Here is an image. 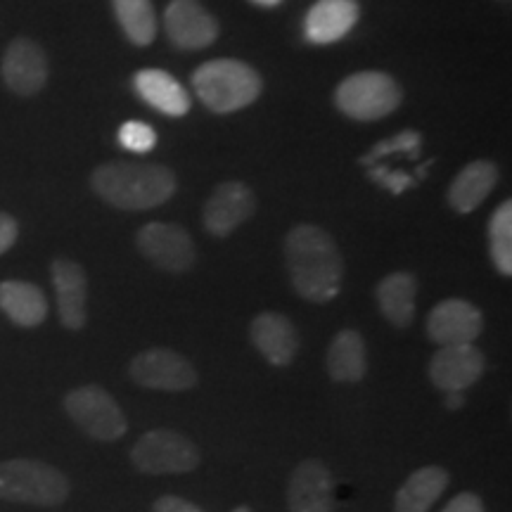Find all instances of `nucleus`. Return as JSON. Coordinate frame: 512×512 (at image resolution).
Returning <instances> with one entry per match:
<instances>
[{"instance_id":"nucleus-26","label":"nucleus","mask_w":512,"mask_h":512,"mask_svg":"<svg viewBox=\"0 0 512 512\" xmlns=\"http://www.w3.org/2000/svg\"><path fill=\"white\" fill-rule=\"evenodd\" d=\"M489 252L496 271L512 275V202H503L489 221Z\"/></svg>"},{"instance_id":"nucleus-21","label":"nucleus","mask_w":512,"mask_h":512,"mask_svg":"<svg viewBox=\"0 0 512 512\" xmlns=\"http://www.w3.org/2000/svg\"><path fill=\"white\" fill-rule=\"evenodd\" d=\"M325 368L335 382H361L368 370L366 339L356 330H342L332 337Z\"/></svg>"},{"instance_id":"nucleus-14","label":"nucleus","mask_w":512,"mask_h":512,"mask_svg":"<svg viewBox=\"0 0 512 512\" xmlns=\"http://www.w3.org/2000/svg\"><path fill=\"white\" fill-rule=\"evenodd\" d=\"M164 27L174 46L185 50L207 48L219 36L216 19L197 0H171L164 15Z\"/></svg>"},{"instance_id":"nucleus-10","label":"nucleus","mask_w":512,"mask_h":512,"mask_svg":"<svg viewBox=\"0 0 512 512\" xmlns=\"http://www.w3.org/2000/svg\"><path fill=\"white\" fill-rule=\"evenodd\" d=\"M484 354L475 344H446L439 347L430 361V380L437 389L448 392H465L484 375Z\"/></svg>"},{"instance_id":"nucleus-24","label":"nucleus","mask_w":512,"mask_h":512,"mask_svg":"<svg viewBox=\"0 0 512 512\" xmlns=\"http://www.w3.org/2000/svg\"><path fill=\"white\" fill-rule=\"evenodd\" d=\"M377 306L382 316L394 328H408L415 318V297H418V280L411 273H389L377 285Z\"/></svg>"},{"instance_id":"nucleus-16","label":"nucleus","mask_w":512,"mask_h":512,"mask_svg":"<svg viewBox=\"0 0 512 512\" xmlns=\"http://www.w3.org/2000/svg\"><path fill=\"white\" fill-rule=\"evenodd\" d=\"M249 337H252L256 351L275 368L290 366L299 351L297 325L283 313H259L249 325Z\"/></svg>"},{"instance_id":"nucleus-15","label":"nucleus","mask_w":512,"mask_h":512,"mask_svg":"<svg viewBox=\"0 0 512 512\" xmlns=\"http://www.w3.org/2000/svg\"><path fill=\"white\" fill-rule=\"evenodd\" d=\"M3 81L12 93L36 95L48 81V57L38 43L17 38L3 57Z\"/></svg>"},{"instance_id":"nucleus-9","label":"nucleus","mask_w":512,"mask_h":512,"mask_svg":"<svg viewBox=\"0 0 512 512\" xmlns=\"http://www.w3.org/2000/svg\"><path fill=\"white\" fill-rule=\"evenodd\" d=\"M136 242L140 254L166 273H185L195 266V242L188 230L176 223H147L138 230Z\"/></svg>"},{"instance_id":"nucleus-31","label":"nucleus","mask_w":512,"mask_h":512,"mask_svg":"<svg viewBox=\"0 0 512 512\" xmlns=\"http://www.w3.org/2000/svg\"><path fill=\"white\" fill-rule=\"evenodd\" d=\"M441 512H486L482 498L472 491H465V494H458L453 501L446 503V508Z\"/></svg>"},{"instance_id":"nucleus-13","label":"nucleus","mask_w":512,"mask_h":512,"mask_svg":"<svg viewBox=\"0 0 512 512\" xmlns=\"http://www.w3.org/2000/svg\"><path fill=\"white\" fill-rule=\"evenodd\" d=\"M484 316L467 299H444L427 316V335L439 347L446 344H472L482 335Z\"/></svg>"},{"instance_id":"nucleus-6","label":"nucleus","mask_w":512,"mask_h":512,"mask_svg":"<svg viewBox=\"0 0 512 512\" xmlns=\"http://www.w3.org/2000/svg\"><path fill=\"white\" fill-rule=\"evenodd\" d=\"M64 411L86 437L95 441H117L128 432L126 415L117 399L98 384L69 392L64 396Z\"/></svg>"},{"instance_id":"nucleus-11","label":"nucleus","mask_w":512,"mask_h":512,"mask_svg":"<svg viewBox=\"0 0 512 512\" xmlns=\"http://www.w3.org/2000/svg\"><path fill=\"white\" fill-rule=\"evenodd\" d=\"M287 505L292 512H332L335 479L323 460L306 458L294 467L287 484Z\"/></svg>"},{"instance_id":"nucleus-32","label":"nucleus","mask_w":512,"mask_h":512,"mask_svg":"<svg viewBox=\"0 0 512 512\" xmlns=\"http://www.w3.org/2000/svg\"><path fill=\"white\" fill-rule=\"evenodd\" d=\"M17 221L10 214L0 211V254H5L17 242Z\"/></svg>"},{"instance_id":"nucleus-4","label":"nucleus","mask_w":512,"mask_h":512,"mask_svg":"<svg viewBox=\"0 0 512 512\" xmlns=\"http://www.w3.org/2000/svg\"><path fill=\"white\" fill-rule=\"evenodd\" d=\"M69 496V479L41 460L15 458L0 463V498L10 503L55 508Z\"/></svg>"},{"instance_id":"nucleus-29","label":"nucleus","mask_w":512,"mask_h":512,"mask_svg":"<svg viewBox=\"0 0 512 512\" xmlns=\"http://www.w3.org/2000/svg\"><path fill=\"white\" fill-rule=\"evenodd\" d=\"M368 176L373 178V181L380 183L382 188L394 192V195H401L403 190L411 188L413 185V178L408 174H403V171L384 169V166H368Z\"/></svg>"},{"instance_id":"nucleus-22","label":"nucleus","mask_w":512,"mask_h":512,"mask_svg":"<svg viewBox=\"0 0 512 512\" xmlns=\"http://www.w3.org/2000/svg\"><path fill=\"white\" fill-rule=\"evenodd\" d=\"M0 311L19 328H36L48 316V299L34 283L5 280L0 283Z\"/></svg>"},{"instance_id":"nucleus-27","label":"nucleus","mask_w":512,"mask_h":512,"mask_svg":"<svg viewBox=\"0 0 512 512\" xmlns=\"http://www.w3.org/2000/svg\"><path fill=\"white\" fill-rule=\"evenodd\" d=\"M420 145H422L420 133L413 131V128H408V131H401V133H396V136L382 140V143H377V145L373 147V150H370L368 155L361 159V164L375 166L377 162H380L382 157L396 155V152H403V155L415 157V155H418Z\"/></svg>"},{"instance_id":"nucleus-33","label":"nucleus","mask_w":512,"mask_h":512,"mask_svg":"<svg viewBox=\"0 0 512 512\" xmlns=\"http://www.w3.org/2000/svg\"><path fill=\"white\" fill-rule=\"evenodd\" d=\"M444 406L448 411H460L465 406V392H448L444 399Z\"/></svg>"},{"instance_id":"nucleus-2","label":"nucleus","mask_w":512,"mask_h":512,"mask_svg":"<svg viewBox=\"0 0 512 512\" xmlns=\"http://www.w3.org/2000/svg\"><path fill=\"white\" fill-rule=\"evenodd\" d=\"M95 195L124 211L162 207L176 192V176L169 166L138 162H107L91 176Z\"/></svg>"},{"instance_id":"nucleus-8","label":"nucleus","mask_w":512,"mask_h":512,"mask_svg":"<svg viewBox=\"0 0 512 512\" xmlns=\"http://www.w3.org/2000/svg\"><path fill=\"white\" fill-rule=\"evenodd\" d=\"M128 377L145 389L157 392H188L200 382L190 358L174 349H147L128 363Z\"/></svg>"},{"instance_id":"nucleus-18","label":"nucleus","mask_w":512,"mask_h":512,"mask_svg":"<svg viewBox=\"0 0 512 512\" xmlns=\"http://www.w3.org/2000/svg\"><path fill=\"white\" fill-rule=\"evenodd\" d=\"M358 22L356 0H318L306 12L304 34L311 43L328 46V43L342 41Z\"/></svg>"},{"instance_id":"nucleus-30","label":"nucleus","mask_w":512,"mask_h":512,"mask_svg":"<svg viewBox=\"0 0 512 512\" xmlns=\"http://www.w3.org/2000/svg\"><path fill=\"white\" fill-rule=\"evenodd\" d=\"M152 512H204L200 505L185 501L181 496H162L152 505Z\"/></svg>"},{"instance_id":"nucleus-23","label":"nucleus","mask_w":512,"mask_h":512,"mask_svg":"<svg viewBox=\"0 0 512 512\" xmlns=\"http://www.w3.org/2000/svg\"><path fill=\"white\" fill-rule=\"evenodd\" d=\"M448 482H451V477H448L444 467H420L396 491L394 512H427L444 494Z\"/></svg>"},{"instance_id":"nucleus-35","label":"nucleus","mask_w":512,"mask_h":512,"mask_svg":"<svg viewBox=\"0 0 512 512\" xmlns=\"http://www.w3.org/2000/svg\"><path fill=\"white\" fill-rule=\"evenodd\" d=\"M233 512H252V510H249V508H245V505H242V508H235Z\"/></svg>"},{"instance_id":"nucleus-3","label":"nucleus","mask_w":512,"mask_h":512,"mask_svg":"<svg viewBox=\"0 0 512 512\" xmlns=\"http://www.w3.org/2000/svg\"><path fill=\"white\" fill-rule=\"evenodd\" d=\"M192 88L211 112L230 114L259 98L261 79L240 60H211L192 74Z\"/></svg>"},{"instance_id":"nucleus-20","label":"nucleus","mask_w":512,"mask_h":512,"mask_svg":"<svg viewBox=\"0 0 512 512\" xmlns=\"http://www.w3.org/2000/svg\"><path fill=\"white\" fill-rule=\"evenodd\" d=\"M498 183V166L494 162H479L467 164L460 174L453 178L451 188H448V204L458 211V214H472L486 197L491 195V190Z\"/></svg>"},{"instance_id":"nucleus-19","label":"nucleus","mask_w":512,"mask_h":512,"mask_svg":"<svg viewBox=\"0 0 512 512\" xmlns=\"http://www.w3.org/2000/svg\"><path fill=\"white\" fill-rule=\"evenodd\" d=\"M133 88L140 100L166 117H185L190 112V95L164 69H140L133 76Z\"/></svg>"},{"instance_id":"nucleus-25","label":"nucleus","mask_w":512,"mask_h":512,"mask_svg":"<svg viewBox=\"0 0 512 512\" xmlns=\"http://www.w3.org/2000/svg\"><path fill=\"white\" fill-rule=\"evenodd\" d=\"M114 15L126 38L136 46H150L157 36V15L152 0H112Z\"/></svg>"},{"instance_id":"nucleus-5","label":"nucleus","mask_w":512,"mask_h":512,"mask_svg":"<svg viewBox=\"0 0 512 512\" xmlns=\"http://www.w3.org/2000/svg\"><path fill=\"white\" fill-rule=\"evenodd\" d=\"M335 102L351 119L375 121L389 117L401 105V88L384 72H358L339 83Z\"/></svg>"},{"instance_id":"nucleus-12","label":"nucleus","mask_w":512,"mask_h":512,"mask_svg":"<svg viewBox=\"0 0 512 512\" xmlns=\"http://www.w3.org/2000/svg\"><path fill=\"white\" fill-rule=\"evenodd\" d=\"M256 211V197L245 183L228 181L211 192V197L204 204L202 221L204 228L214 238H226V235L238 230L242 223L249 221Z\"/></svg>"},{"instance_id":"nucleus-1","label":"nucleus","mask_w":512,"mask_h":512,"mask_svg":"<svg viewBox=\"0 0 512 512\" xmlns=\"http://www.w3.org/2000/svg\"><path fill=\"white\" fill-rule=\"evenodd\" d=\"M285 264L299 297L313 304H328L342 290L344 261L325 228L299 223L285 238Z\"/></svg>"},{"instance_id":"nucleus-7","label":"nucleus","mask_w":512,"mask_h":512,"mask_svg":"<svg viewBox=\"0 0 512 512\" xmlns=\"http://www.w3.org/2000/svg\"><path fill=\"white\" fill-rule=\"evenodd\" d=\"M200 448L181 432L152 430L131 448V463L143 475H185L200 465Z\"/></svg>"},{"instance_id":"nucleus-34","label":"nucleus","mask_w":512,"mask_h":512,"mask_svg":"<svg viewBox=\"0 0 512 512\" xmlns=\"http://www.w3.org/2000/svg\"><path fill=\"white\" fill-rule=\"evenodd\" d=\"M256 5H264V8H275V5H280L283 0H252Z\"/></svg>"},{"instance_id":"nucleus-28","label":"nucleus","mask_w":512,"mask_h":512,"mask_svg":"<svg viewBox=\"0 0 512 512\" xmlns=\"http://www.w3.org/2000/svg\"><path fill=\"white\" fill-rule=\"evenodd\" d=\"M119 143L126 147L128 152L136 155H147L155 150L157 145V131L145 121H126L119 128Z\"/></svg>"},{"instance_id":"nucleus-17","label":"nucleus","mask_w":512,"mask_h":512,"mask_svg":"<svg viewBox=\"0 0 512 512\" xmlns=\"http://www.w3.org/2000/svg\"><path fill=\"white\" fill-rule=\"evenodd\" d=\"M53 287L60 323L67 330H81L88 318V278L72 259L53 261Z\"/></svg>"}]
</instances>
